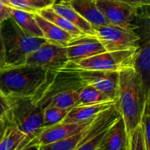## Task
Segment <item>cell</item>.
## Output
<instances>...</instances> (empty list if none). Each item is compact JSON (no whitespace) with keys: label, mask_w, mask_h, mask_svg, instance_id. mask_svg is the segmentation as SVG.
I'll list each match as a JSON object with an SVG mask.
<instances>
[{"label":"cell","mask_w":150,"mask_h":150,"mask_svg":"<svg viewBox=\"0 0 150 150\" xmlns=\"http://www.w3.org/2000/svg\"><path fill=\"white\" fill-rule=\"evenodd\" d=\"M5 66L25 64L26 57L45 42V38L31 36L22 30L13 18L1 23Z\"/></svg>","instance_id":"obj_3"},{"label":"cell","mask_w":150,"mask_h":150,"mask_svg":"<svg viewBox=\"0 0 150 150\" xmlns=\"http://www.w3.org/2000/svg\"><path fill=\"white\" fill-rule=\"evenodd\" d=\"M81 89H73L62 93L58 94L50 98L45 105L42 106V109L49 106H55L62 109L70 110L72 108L79 104V92Z\"/></svg>","instance_id":"obj_20"},{"label":"cell","mask_w":150,"mask_h":150,"mask_svg":"<svg viewBox=\"0 0 150 150\" xmlns=\"http://www.w3.org/2000/svg\"><path fill=\"white\" fill-rule=\"evenodd\" d=\"M97 150H103V149H102V148H100H100H99V149H97Z\"/></svg>","instance_id":"obj_34"},{"label":"cell","mask_w":150,"mask_h":150,"mask_svg":"<svg viewBox=\"0 0 150 150\" xmlns=\"http://www.w3.org/2000/svg\"><path fill=\"white\" fill-rule=\"evenodd\" d=\"M34 17L47 42L66 47L67 44L75 38L70 33L63 30L38 13H35Z\"/></svg>","instance_id":"obj_16"},{"label":"cell","mask_w":150,"mask_h":150,"mask_svg":"<svg viewBox=\"0 0 150 150\" xmlns=\"http://www.w3.org/2000/svg\"><path fill=\"white\" fill-rule=\"evenodd\" d=\"M150 100H147L145 105L144 111L142 116L141 125L143 130L146 150H150Z\"/></svg>","instance_id":"obj_27"},{"label":"cell","mask_w":150,"mask_h":150,"mask_svg":"<svg viewBox=\"0 0 150 150\" xmlns=\"http://www.w3.org/2000/svg\"><path fill=\"white\" fill-rule=\"evenodd\" d=\"M95 4L108 23L137 29L136 21L141 8L117 0H95Z\"/></svg>","instance_id":"obj_9"},{"label":"cell","mask_w":150,"mask_h":150,"mask_svg":"<svg viewBox=\"0 0 150 150\" xmlns=\"http://www.w3.org/2000/svg\"><path fill=\"white\" fill-rule=\"evenodd\" d=\"M25 64L54 70L68 67L70 61L65 47L45 41L38 49L27 56Z\"/></svg>","instance_id":"obj_10"},{"label":"cell","mask_w":150,"mask_h":150,"mask_svg":"<svg viewBox=\"0 0 150 150\" xmlns=\"http://www.w3.org/2000/svg\"><path fill=\"white\" fill-rule=\"evenodd\" d=\"M94 36L106 51H136L139 48L140 36L136 29H127L108 23L94 26Z\"/></svg>","instance_id":"obj_6"},{"label":"cell","mask_w":150,"mask_h":150,"mask_svg":"<svg viewBox=\"0 0 150 150\" xmlns=\"http://www.w3.org/2000/svg\"><path fill=\"white\" fill-rule=\"evenodd\" d=\"M69 110L49 106L43 110V128L54 125L64 120Z\"/></svg>","instance_id":"obj_25"},{"label":"cell","mask_w":150,"mask_h":150,"mask_svg":"<svg viewBox=\"0 0 150 150\" xmlns=\"http://www.w3.org/2000/svg\"><path fill=\"white\" fill-rule=\"evenodd\" d=\"M4 67H5V55H4V43L1 37V23H0V70H1Z\"/></svg>","instance_id":"obj_31"},{"label":"cell","mask_w":150,"mask_h":150,"mask_svg":"<svg viewBox=\"0 0 150 150\" xmlns=\"http://www.w3.org/2000/svg\"><path fill=\"white\" fill-rule=\"evenodd\" d=\"M12 17V9L0 0V23Z\"/></svg>","instance_id":"obj_29"},{"label":"cell","mask_w":150,"mask_h":150,"mask_svg":"<svg viewBox=\"0 0 150 150\" xmlns=\"http://www.w3.org/2000/svg\"><path fill=\"white\" fill-rule=\"evenodd\" d=\"M120 117L117 103L98 114L84 129L54 143L40 146V150H76L87 139L114 124Z\"/></svg>","instance_id":"obj_5"},{"label":"cell","mask_w":150,"mask_h":150,"mask_svg":"<svg viewBox=\"0 0 150 150\" xmlns=\"http://www.w3.org/2000/svg\"><path fill=\"white\" fill-rule=\"evenodd\" d=\"M147 100L150 98L145 94L140 76L134 68L120 72L117 105L127 134L141 123Z\"/></svg>","instance_id":"obj_2"},{"label":"cell","mask_w":150,"mask_h":150,"mask_svg":"<svg viewBox=\"0 0 150 150\" xmlns=\"http://www.w3.org/2000/svg\"><path fill=\"white\" fill-rule=\"evenodd\" d=\"M49 70L23 64L0 70V92L10 99L34 98L45 83Z\"/></svg>","instance_id":"obj_1"},{"label":"cell","mask_w":150,"mask_h":150,"mask_svg":"<svg viewBox=\"0 0 150 150\" xmlns=\"http://www.w3.org/2000/svg\"><path fill=\"white\" fill-rule=\"evenodd\" d=\"M12 9V18L22 30L31 36L44 38L43 34L34 17V13Z\"/></svg>","instance_id":"obj_19"},{"label":"cell","mask_w":150,"mask_h":150,"mask_svg":"<svg viewBox=\"0 0 150 150\" xmlns=\"http://www.w3.org/2000/svg\"><path fill=\"white\" fill-rule=\"evenodd\" d=\"M117 1L126 3L137 8L149 7L150 4V0H117Z\"/></svg>","instance_id":"obj_30"},{"label":"cell","mask_w":150,"mask_h":150,"mask_svg":"<svg viewBox=\"0 0 150 150\" xmlns=\"http://www.w3.org/2000/svg\"><path fill=\"white\" fill-rule=\"evenodd\" d=\"M26 144V135L16 127L8 125L5 134L0 142V150H18Z\"/></svg>","instance_id":"obj_21"},{"label":"cell","mask_w":150,"mask_h":150,"mask_svg":"<svg viewBox=\"0 0 150 150\" xmlns=\"http://www.w3.org/2000/svg\"><path fill=\"white\" fill-rule=\"evenodd\" d=\"M140 36L139 48L135 57L134 70L140 76L145 94L150 98V26L149 13H139L136 21Z\"/></svg>","instance_id":"obj_8"},{"label":"cell","mask_w":150,"mask_h":150,"mask_svg":"<svg viewBox=\"0 0 150 150\" xmlns=\"http://www.w3.org/2000/svg\"><path fill=\"white\" fill-rule=\"evenodd\" d=\"M136 51H105L83 59L70 66L78 70H109L121 72L134 67Z\"/></svg>","instance_id":"obj_7"},{"label":"cell","mask_w":150,"mask_h":150,"mask_svg":"<svg viewBox=\"0 0 150 150\" xmlns=\"http://www.w3.org/2000/svg\"><path fill=\"white\" fill-rule=\"evenodd\" d=\"M100 148L103 150H129L128 134L121 115L108 129Z\"/></svg>","instance_id":"obj_14"},{"label":"cell","mask_w":150,"mask_h":150,"mask_svg":"<svg viewBox=\"0 0 150 150\" xmlns=\"http://www.w3.org/2000/svg\"><path fill=\"white\" fill-rule=\"evenodd\" d=\"M65 48L70 64L106 51L95 36L89 35L74 38Z\"/></svg>","instance_id":"obj_13"},{"label":"cell","mask_w":150,"mask_h":150,"mask_svg":"<svg viewBox=\"0 0 150 150\" xmlns=\"http://www.w3.org/2000/svg\"><path fill=\"white\" fill-rule=\"evenodd\" d=\"M8 126L7 121L4 119H1L0 120V142L2 140L4 134H5L6 130Z\"/></svg>","instance_id":"obj_32"},{"label":"cell","mask_w":150,"mask_h":150,"mask_svg":"<svg viewBox=\"0 0 150 150\" xmlns=\"http://www.w3.org/2000/svg\"><path fill=\"white\" fill-rule=\"evenodd\" d=\"M11 8L31 13H38L40 10L51 7L57 0H2Z\"/></svg>","instance_id":"obj_23"},{"label":"cell","mask_w":150,"mask_h":150,"mask_svg":"<svg viewBox=\"0 0 150 150\" xmlns=\"http://www.w3.org/2000/svg\"><path fill=\"white\" fill-rule=\"evenodd\" d=\"M72 7L93 26L108 24L106 18L99 10L95 0H67Z\"/></svg>","instance_id":"obj_18"},{"label":"cell","mask_w":150,"mask_h":150,"mask_svg":"<svg viewBox=\"0 0 150 150\" xmlns=\"http://www.w3.org/2000/svg\"><path fill=\"white\" fill-rule=\"evenodd\" d=\"M10 108V100L8 98L0 92V120L4 119Z\"/></svg>","instance_id":"obj_28"},{"label":"cell","mask_w":150,"mask_h":150,"mask_svg":"<svg viewBox=\"0 0 150 150\" xmlns=\"http://www.w3.org/2000/svg\"><path fill=\"white\" fill-rule=\"evenodd\" d=\"M51 8L57 13L67 19L69 22L80 29L83 34L89 36L95 35V28L91 23L85 20L70 6L67 0H61L59 2L56 1Z\"/></svg>","instance_id":"obj_17"},{"label":"cell","mask_w":150,"mask_h":150,"mask_svg":"<svg viewBox=\"0 0 150 150\" xmlns=\"http://www.w3.org/2000/svg\"><path fill=\"white\" fill-rule=\"evenodd\" d=\"M114 101L110 99L105 94L89 85H84L79 92V105H90L100 103Z\"/></svg>","instance_id":"obj_24"},{"label":"cell","mask_w":150,"mask_h":150,"mask_svg":"<svg viewBox=\"0 0 150 150\" xmlns=\"http://www.w3.org/2000/svg\"><path fill=\"white\" fill-rule=\"evenodd\" d=\"M96 117L87 121L82 122H59L54 125L45 127L41 131V133L28 145L35 144L41 146V145L54 143L62 139L70 137L84 129L96 118Z\"/></svg>","instance_id":"obj_12"},{"label":"cell","mask_w":150,"mask_h":150,"mask_svg":"<svg viewBox=\"0 0 150 150\" xmlns=\"http://www.w3.org/2000/svg\"><path fill=\"white\" fill-rule=\"evenodd\" d=\"M18 150H40V145L35 144L27 145V146H24V147L21 148V149Z\"/></svg>","instance_id":"obj_33"},{"label":"cell","mask_w":150,"mask_h":150,"mask_svg":"<svg viewBox=\"0 0 150 150\" xmlns=\"http://www.w3.org/2000/svg\"><path fill=\"white\" fill-rule=\"evenodd\" d=\"M38 14H39L42 17L45 18V19L48 20L49 21L52 22L53 23L57 25V26H59L61 29H62L63 30L70 33V35H73L75 38L86 35L83 34L80 29L76 27L74 25L72 24L70 22H69L67 19H65L64 17H62L60 15H59L58 13H56L51 8V7H47V8L40 10L39 13H38Z\"/></svg>","instance_id":"obj_22"},{"label":"cell","mask_w":150,"mask_h":150,"mask_svg":"<svg viewBox=\"0 0 150 150\" xmlns=\"http://www.w3.org/2000/svg\"><path fill=\"white\" fill-rule=\"evenodd\" d=\"M116 103L117 102L108 101V102L90 104V105H76L69 110L66 117L61 122L73 123L87 121L91 119H93L100 113L109 108Z\"/></svg>","instance_id":"obj_15"},{"label":"cell","mask_w":150,"mask_h":150,"mask_svg":"<svg viewBox=\"0 0 150 150\" xmlns=\"http://www.w3.org/2000/svg\"><path fill=\"white\" fill-rule=\"evenodd\" d=\"M10 100V108L5 120L9 125L16 127L26 135L27 146L43 130V109L33 98Z\"/></svg>","instance_id":"obj_4"},{"label":"cell","mask_w":150,"mask_h":150,"mask_svg":"<svg viewBox=\"0 0 150 150\" xmlns=\"http://www.w3.org/2000/svg\"><path fill=\"white\" fill-rule=\"evenodd\" d=\"M78 74L85 85L93 86L117 102L119 95L120 72L109 70H78Z\"/></svg>","instance_id":"obj_11"},{"label":"cell","mask_w":150,"mask_h":150,"mask_svg":"<svg viewBox=\"0 0 150 150\" xmlns=\"http://www.w3.org/2000/svg\"><path fill=\"white\" fill-rule=\"evenodd\" d=\"M129 150H146L141 123L128 134Z\"/></svg>","instance_id":"obj_26"}]
</instances>
